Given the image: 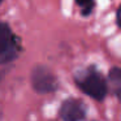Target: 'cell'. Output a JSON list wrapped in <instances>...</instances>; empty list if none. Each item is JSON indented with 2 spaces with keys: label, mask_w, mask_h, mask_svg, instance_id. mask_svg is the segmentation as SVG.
<instances>
[{
  "label": "cell",
  "mask_w": 121,
  "mask_h": 121,
  "mask_svg": "<svg viewBox=\"0 0 121 121\" xmlns=\"http://www.w3.org/2000/svg\"><path fill=\"white\" fill-rule=\"evenodd\" d=\"M74 81H76L77 87L83 94H86L94 100L102 102L108 95L107 78L95 66H89L86 70L79 73Z\"/></svg>",
  "instance_id": "1"
},
{
  "label": "cell",
  "mask_w": 121,
  "mask_h": 121,
  "mask_svg": "<svg viewBox=\"0 0 121 121\" xmlns=\"http://www.w3.org/2000/svg\"><path fill=\"white\" fill-rule=\"evenodd\" d=\"M20 53V43L7 22H0V64L14 60Z\"/></svg>",
  "instance_id": "2"
},
{
  "label": "cell",
  "mask_w": 121,
  "mask_h": 121,
  "mask_svg": "<svg viewBox=\"0 0 121 121\" xmlns=\"http://www.w3.org/2000/svg\"><path fill=\"white\" fill-rule=\"evenodd\" d=\"M31 86L39 94H51L59 87L55 73L44 65H38L31 72Z\"/></svg>",
  "instance_id": "3"
},
{
  "label": "cell",
  "mask_w": 121,
  "mask_h": 121,
  "mask_svg": "<svg viewBox=\"0 0 121 121\" xmlns=\"http://www.w3.org/2000/svg\"><path fill=\"white\" fill-rule=\"evenodd\" d=\"M87 115V107L81 99L69 98L60 105L59 116L63 121H83Z\"/></svg>",
  "instance_id": "4"
},
{
  "label": "cell",
  "mask_w": 121,
  "mask_h": 121,
  "mask_svg": "<svg viewBox=\"0 0 121 121\" xmlns=\"http://www.w3.org/2000/svg\"><path fill=\"white\" fill-rule=\"evenodd\" d=\"M108 92L115 95L118 100H121V68L113 66L109 69L107 76Z\"/></svg>",
  "instance_id": "5"
},
{
  "label": "cell",
  "mask_w": 121,
  "mask_h": 121,
  "mask_svg": "<svg viewBox=\"0 0 121 121\" xmlns=\"http://www.w3.org/2000/svg\"><path fill=\"white\" fill-rule=\"evenodd\" d=\"M77 5H78L79 11H81V14L83 17L90 16L95 8V3L94 1H89V0H86V1H77Z\"/></svg>",
  "instance_id": "6"
},
{
  "label": "cell",
  "mask_w": 121,
  "mask_h": 121,
  "mask_svg": "<svg viewBox=\"0 0 121 121\" xmlns=\"http://www.w3.org/2000/svg\"><path fill=\"white\" fill-rule=\"evenodd\" d=\"M116 24H117V26L121 29V4L118 5L117 11H116Z\"/></svg>",
  "instance_id": "7"
}]
</instances>
